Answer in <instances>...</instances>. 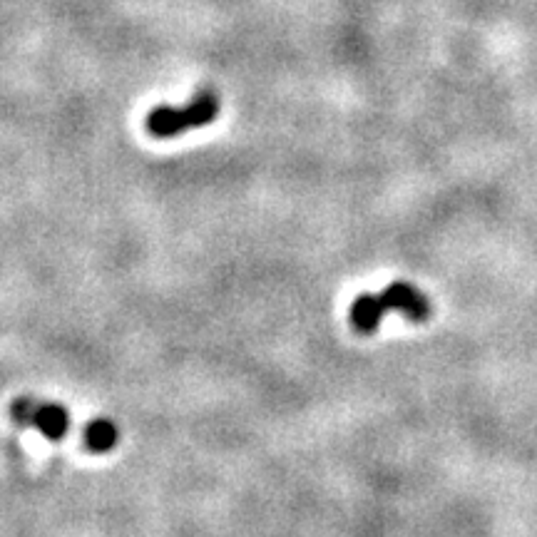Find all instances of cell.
Wrapping results in <instances>:
<instances>
[{
  "mask_svg": "<svg viewBox=\"0 0 537 537\" xmlns=\"http://www.w3.org/2000/svg\"><path fill=\"white\" fill-rule=\"evenodd\" d=\"M388 311H401L413 324H423V321L431 319L433 309L423 291L406 284V281H396L381 294L358 296L354 306H351V326L358 334H373Z\"/></svg>",
  "mask_w": 537,
  "mask_h": 537,
  "instance_id": "cell-1",
  "label": "cell"
},
{
  "mask_svg": "<svg viewBox=\"0 0 537 537\" xmlns=\"http://www.w3.org/2000/svg\"><path fill=\"white\" fill-rule=\"evenodd\" d=\"M219 97L212 90H202L184 107H155L147 115V132L157 140H170L182 132L204 127L217 117Z\"/></svg>",
  "mask_w": 537,
  "mask_h": 537,
  "instance_id": "cell-2",
  "label": "cell"
},
{
  "mask_svg": "<svg viewBox=\"0 0 537 537\" xmlns=\"http://www.w3.org/2000/svg\"><path fill=\"white\" fill-rule=\"evenodd\" d=\"M10 413H13V421L18 423V426L35 428V431L43 433L48 441H63L70 428V416L63 406L38 401V398L33 396L15 398L13 406H10Z\"/></svg>",
  "mask_w": 537,
  "mask_h": 537,
  "instance_id": "cell-3",
  "label": "cell"
},
{
  "mask_svg": "<svg viewBox=\"0 0 537 537\" xmlns=\"http://www.w3.org/2000/svg\"><path fill=\"white\" fill-rule=\"evenodd\" d=\"M85 446L92 453H107V450H112L117 446V438H120V433H117V426L112 421H107V418H95V421H90L88 426H85Z\"/></svg>",
  "mask_w": 537,
  "mask_h": 537,
  "instance_id": "cell-4",
  "label": "cell"
}]
</instances>
